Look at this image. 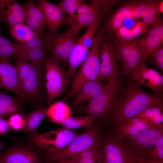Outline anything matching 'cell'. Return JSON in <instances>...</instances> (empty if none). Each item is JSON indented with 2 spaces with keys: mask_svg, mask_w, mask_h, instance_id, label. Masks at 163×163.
I'll use <instances>...</instances> for the list:
<instances>
[{
  "mask_svg": "<svg viewBox=\"0 0 163 163\" xmlns=\"http://www.w3.org/2000/svg\"><path fill=\"white\" fill-rule=\"evenodd\" d=\"M120 91L115 101L109 117L117 126L127 120L136 117L149 107L163 109L162 94L146 92L129 79L126 87Z\"/></svg>",
  "mask_w": 163,
  "mask_h": 163,
  "instance_id": "cell-1",
  "label": "cell"
},
{
  "mask_svg": "<svg viewBox=\"0 0 163 163\" xmlns=\"http://www.w3.org/2000/svg\"><path fill=\"white\" fill-rule=\"evenodd\" d=\"M14 66L18 74L21 89L25 100L36 108L42 107L46 97L44 90L45 60L34 63L15 56Z\"/></svg>",
  "mask_w": 163,
  "mask_h": 163,
  "instance_id": "cell-2",
  "label": "cell"
},
{
  "mask_svg": "<svg viewBox=\"0 0 163 163\" xmlns=\"http://www.w3.org/2000/svg\"><path fill=\"white\" fill-rule=\"evenodd\" d=\"M104 32V30L101 29L95 33L89 52L81 65L64 99H67L72 97L85 84L93 81L101 80L100 48Z\"/></svg>",
  "mask_w": 163,
  "mask_h": 163,
  "instance_id": "cell-3",
  "label": "cell"
},
{
  "mask_svg": "<svg viewBox=\"0 0 163 163\" xmlns=\"http://www.w3.org/2000/svg\"><path fill=\"white\" fill-rule=\"evenodd\" d=\"M100 124L87 128L83 133L78 134L66 147L56 152L46 151L47 163L59 162L75 156L91 147L99 140Z\"/></svg>",
  "mask_w": 163,
  "mask_h": 163,
  "instance_id": "cell-4",
  "label": "cell"
},
{
  "mask_svg": "<svg viewBox=\"0 0 163 163\" xmlns=\"http://www.w3.org/2000/svg\"><path fill=\"white\" fill-rule=\"evenodd\" d=\"M0 163H46L43 149L27 140L15 142L0 152Z\"/></svg>",
  "mask_w": 163,
  "mask_h": 163,
  "instance_id": "cell-5",
  "label": "cell"
},
{
  "mask_svg": "<svg viewBox=\"0 0 163 163\" xmlns=\"http://www.w3.org/2000/svg\"><path fill=\"white\" fill-rule=\"evenodd\" d=\"M78 32L72 28L64 32L47 34L44 39L46 51L52 53L50 58L63 65L68 62L70 55L79 39Z\"/></svg>",
  "mask_w": 163,
  "mask_h": 163,
  "instance_id": "cell-6",
  "label": "cell"
},
{
  "mask_svg": "<svg viewBox=\"0 0 163 163\" xmlns=\"http://www.w3.org/2000/svg\"><path fill=\"white\" fill-rule=\"evenodd\" d=\"M119 82H108L96 97L80 108L82 113L101 119L109 117L120 91Z\"/></svg>",
  "mask_w": 163,
  "mask_h": 163,
  "instance_id": "cell-7",
  "label": "cell"
},
{
  "mask_svg": "<svg viewBox=\"0 0 163 163\" xmlns=\"http://www.w3.org/2000/svg\"><path fill=\"white\" fill-rule=\"evenodd\" d=\"M100 143L97 163H138L139 158L122 139L114 136H107Z\"/></svg>",
  "mask_w": 163,
  "mask_h": 163,
  "instance_id": "cell-8",
  "label": "cell"
},
{
  "mask_svg": "<svg viewBox=\"0 0 163 163\" xmlns=\"http://www.w3.org/2000/svg\"><path fill=\"white\" fill-rule=\"evenodd\" d=\"M44 86L46 103L50 105L56 97L66 91L70 81L59 63L46 56L45 59Z\"/></svg>",
  "mask_w": 163,
  "mask_h": 163,
  "instance_id": "cell-9",
  "label": "cell"
},
{
  "mask_svg": "<svg viewBox=\"0 0 163 163\" xmlns=\"http://www.w3.org/2000/svg\"><path fill=\"white\" fill-rule=\"evenodd\" d=\"M78 134L63 127L46 133H29L27 140L39 148L48 151L56 152L66 147Z\"/></svg>",
  "mask_w": 163,
  "mask_h": 163,
  "instance_id": "cell-10",
  "label": "cell"
},
{
  "mask_svg": "<svg viewBox=\"0 0 163 163\" xmlns=\"http://www.w3.org/2000/svg\"><path fill=\"white\" fill-rule=\"evenodd\" d=\"M163 136V125L153 126L138 134L125 138L130 143L129 148L134 155L142 157Z\"/></svg>",
  "mask_w": 163,
  "mask_h": 163,
  "instance_id": "cell-11",
  "label": "cell"
},
{
  "mask_svg": "<svg viewBox=\"0 0 163 163\" xmlns=\"http://www.w3.org/2000/svg\"><path fill=\"white\" fill-rule=\"evenodd\" d=\"M117 50L118 59H120L124 73L131 76L132 73L141 63L142 56L139 47L133 40L123 41L119 40L113 42Z\"/></svg>",
  "mask_w": 163,
  "mask_h": 163,
  "instance_id": "cell-12",
  "label": "cell"
},
{
  "mask_svg": "<svg viewBox=\"0 0 163 163\" xmlns=\"http://www.w3.org/2000/svg\"><path fill=\"white\" fill-rule=\"evenodd\" d=\"M100 75L101 80L107 79L108 82L119 81L120 72L116 52L111 44L103 38L100 48Z\"/></svg>",
  "mask_w": 163,
  "mask_h": 163,
  "instance_id": "cell-13",
  "label": "cell"
},
{
  "mask_svg": "<svg viewBox=\"0 0 163 163\" xmlns=\"http://www.w3.org/2000/svg\"><path fill=\"white\" fill-rule=\"evenodd\" d=\"M152 28L140 38L133 40L141 53L142 61L163 45V22L160 18L152 25Z\"/></svg>",
  "mask_w": 163,
  "mask_h": 163,
  "instance_id": "cell-14",
  "label": "cell"
},
{
  "mask_svg": "<svg viewBox=\"0 0 163 163\" xmlns=\"http://www.w3.org/2000/svg\"><path fill=\"white\" fill-rule=\"evenodd\" d=\"M11 91L24 101L25 98L21 88L17 69L9 57L0 56V89Z\"/></svg>",
  "mask_w": 163,
  "mask_h": 163,
  "instance_id": "cell-15",
  "label": "cell"
},
{
  "mask_svg": "<svg viewBox=\"0 0 163 163\" xmlns=\"http://www.w3.org/2000/svg\"><path fill=\"white\" fill-rule=\"evenodd\" d=\"M139 86L148 87L156 94H162L163 76L155 70L150 68L145 62L141 63L130 77Z\"/></svg>",
  "mask_w": 163,
  "mask_h": 163,
  "instance_id": "cell-16",
  "label": "cell"
},
{
  "mask_svg": "<svg viewBox=\"0 0 163 163\" xmlns=\"http://www.w3.org/2000/svg\"><path fill=\"white\" fill-rule=\"evenodd\" d=\"M38 2L43 12L46 25L49 30L48 34L57 32L60 27L68 23L69 17H67L56 5L45 0H39Z\"/></svg>",
  "mask_w": 163,
  "mask_h": 163,
  "instance_id": "cell-17",
  "label": "cell"
},
{
  "mask_svg": "<svg viewBox=\"0 0 163 163\" xmlns=\"http://www.w3.org/2000/svg\"><path fill=\"white\" fill-rule=\"evenodd\" d=\"M22 6L24 12V23L43 38L45 33L46 21L42 9L32 0L27 1Z\"/></svg>",
  "mask_w": 163,
  "mask_h": 163,
  "instance_id": "cell-18",
  "label": "cell"
},
{
  "mask_svg": "<svg viewBox=\"0 0 163 163\" xmlns=\"http://www.w3.org/2000/svg\"><path fill=\"white\" fill-rule=\"evenodd\" d=\"M2 21L9 27L24 22V12L23 6L15 0H0Z\"/></svg>",
  "mask_w": 163,
  "mask_h": 163,
  "instance_id": "cell-19",
  "label": "cell"
},
{
  "mask_svg": "<svg viewBox=\"0 0 163 163\" xmlns=\"http://www.w3.org/2000/svg\"><path fill=\"white\" fill-rule=\"evenodd\" d=\"M101 80H98L85 84L72 97L73 104L78 106L86 102H90L97 96L103 91L105 85Z\"/></svg>",
  "mask_w": 163,
  "mask_h": 163,
  "instance_id": "cell-20",
  "label": "cell"
},
{
  "mask_svg": "<svg viewBox=\"0 0 163 163\" xmlns=\"http://www.w3.org/2000/svg\"><path fill=\"white\" fill-rule=\"evenodd\" d=\"M24 102L16 96H11L0 91V117L5 118L16 113L24 117Z\"/></svg>",
  "mask_w": 163,
  "mask_h": 163,
  "instance_id": "cell-21",
  "label": "cell"
},
{
  "mask_svg": "<svg viewBox=\"0 0 163 163\" xmlns=\"http://www.w3.org/2000/svg\"><path fill=\"white\" fill-rule=\"evenodd\" d=\"M134 1L128 2L122 6L110 18L107 27L110 31L114 32L123 25L124 20L128 17H133V9L138 2Z\"/></svg>",
  "mask_w": 163,
  "mask_h": 163,
  "instance_id": "cell-22",
  "label": "cell"
},
{
  "mask_svg": "<svg viewBox=\"0 0 163 163\" xmlns=\"http://www.w3.org/2000/svg\"><path fill=\"white\" fill-rule=\"evenodd\" d=\"M88 51L77 41L68 58V69L64 72L66 76L70 81L73 80L77 69L85 59Z\"/></svg>",
  "mask_w": 163,
  "mask_h": 163,
  "instance_id": "cell-23",
  "label": "cell"
},
{
  "mask_svg": "<svg viewBox=\"0 0 163 163\" xmlns=\"http://www.w3.org/2000/svg\"><path fill=\"white\" fill-rule=\"evenodd\" d=\"M71 112L69 105L62 100H59L50 105L47 109L46 115L52 122L59 124L64 120L70 117Z\"/></svg>",
  "mask_w": 163,
  "mask_h": 163,
  "instance_id": "cell-24",
  "label": "cell"
},
{
  "mask_svg": "<svg viewBox=\"0 0 163 163\" xmlns=\"http://www.w3.org/2000/svg\"><path fill=\"white\" fill-rule=\"evenodd\" d=\"M9 27V33L11 36L18 42V43H24L40 37L37 34L24 23L17 24Z\"/></svg>",
  "mask_w": 163,
  "mask_h": 163,
  "instance_id": "cell-25",
  "label": "cell"
},
{
  "mask_svg": "<svg viewBox=\"0 0 163 163\" xmlns=\"http://www.w3.org/2000/svg\"><path fill=\"white\" fill-rule=\"evenodd\" d=\"M103 11L104 9L80 15L74 14L72 17H69L68 23L71 28L79 32L81 29L88 27L99 15L104 13Z\"/></svg>",
  "mask_w": 163,
  "mask_h": 163,
  "instance_id": "cell-26",
  "label": "cell"
},
{
  "mask_svg": "<svg viewBox=\"0 0 163 163\" xmlns=\"http://www.w3.org/2000/svg\"><path fill=\"white\" fill-rule=\"evenodd\" d=\"M149 28L143 21H139L132 28L128 29L122 26L114 33L118 40L129 41L133 40L135 38L146 33Z\"/></svg>",
  "mask_w": 163,
  "mask_h": 163,
  "instance_id": "cell-27",
  "label": "cell"
},
{
  "mask_svg": "<svg viewBox=\"0 0 163 163\" xmlns=\"http://www.w3.org/2000/svg\"><path fill=\"white\" fill-rule=\"evenodd\" d=\"M47 109L46 107H38L28 114H26L25 125L22 130L24 133L37 132V128L46 116Z\"/></svg>",
  "mask_w": 163,
  "mask_h": 163,
  "instance_id": "cell-28",
  "label": "cell"
},
{
  "mask_svg": "<svg viewBox=\"0 0 163 163\" xmlns=\"http://www.w3.org/2000/svg\"><path fill=\"white\" fill-rule=\"evenodd\" d=\"M96 118L91 115H86L84 116L69 117L60 122L59 124L68 129L90 127Z\"/></svg>",
  "mask_w": 163,
  "mask_h": 163,
  "instance_id": "cell-29",
  "label": "cell"
},
{
  "mask_svg": "<svg viewBox=\"0 0 163 163\" xmlns=\"http://www.w3.org/2000/svg\"><path fill=\"white\" fill-rule=\"evenodd\" d=\"M163 109L152 106L147 108L136 117L146 119L152 126L163 125Z\"/></svg>",
  "mask_w": 163,
  "mask_h": 163,
  "instance_id": "cell-30",
  "label": "cell"
},
{
  "mask_svg": "<svg viewBox=\"0 0 163 163\" xmlns=\"http://www.w3.org/2000/svg\"><path fill=\"white\" fill-rule=\"evenodd\" d=\"M16 56L24 60L37 63L44 61L46 55L43 47L20 51Z\"/></svg>",
  "mask_w": 163,
  "mask_h": 163,
  "instance_id": "cell-31",
  "label": "cell"
},
{
  "mask_svg": "<svg viewBox=\"0 0 163 163\" xmlns=\"http://www.w3.org/2000/svg\"><path fill=\"white\" fill-rule=\"evenodd\" d=\"M114 1H115L113 0H91L90 4H86L82 0L75 11L77 13L76 14L80 15L103 10L107 5Z\"/></svg>",
  "mask_w": 163,
  "mask_h": 163,
  "instance_id": "cell-32",
  "label": "cell"
},
{
  "mask_svg": "<svg viewBox=\"0 0 163 163\" xmlns=\"http://www.w3.org/2000/svg\"><path fill=\"white\" fill-rule=\"evenodd\" d=\"M103 14L99 15L89 26L85 33L78 40V42L89 51L92 45L95 32L101 21Z\"/></svg>",
  "mask_w": 163,
  "mask_h": 163,
  "instance_id": "cell-33",
  "label": "cell"
},
{
  "mask_svg": "<svg viewBox=\"0 0 163 163\" xmlns=\"http://www.w3.org/2000/svg\"><path fill=\"white\" fill-rule=\"evenodd\" d=\"M116 126L114 136L120 139L136 135L140 132L135 125L127 121L121 122Z\"/></svg>",
  "mask_w": 163,
  "mask_h": 163,
  "instance_id": "cell-34",
  "label": "cell"
},
{
  "mask_svg": "<svg viewBox=\"0 0 163 163\" xmlns=\"http://www.w3.org/2000/svg\"><path fill=\"white\" fill-rule=\"evenodd\" d=\"M159 1L155 0L154 3L149 8L142 18L143 22L149 27L160 18V13L158 8Z\"/></svg>",
  "mask_w": 163,
  "mask_h": 163,
  "instance_id": "cell-35",
  "label": "cell"
},
{
  "mask_svg": "<svg viewBox=\"0 0 163 163\" xmlns=\"http://www.w3.org/2000/svg\"><path fill=\"white\" fill-rule=\"evenodd\" d=\"M163 162V136L142 157Z\"/></svg>",
  "mask_w": 163,
  "mask_h": 163,
  "instance_id": "cell-36",
  "label": "cell"
},
{
  "mask_svg": "<svg viewBox=\"0 0 163 163\" xmlns=\"http://www.w3.org/2000/svg\"><path fill=\"white\" fill-rule=\"evenodd\" d=\"M82 0H63L56 5L62 12L69 15V17H72L78 8Z\"/></svg>",
  "mask_w": 163,
  "mask_h": 163,
  "instance_id": "cell-37",
  "label": "cell"
},
{
  "mask_svg": "<svg viewBox=\"0 0 163 163\" xmlns=\"http://www.w3.org/2000/svg\"><path fill=\"white\" fill-rule=\"evenodd\" d=\"M155 1V0H144L138 2L133 11V17L138 20L142 18L145 13L154 3Z\"/></svg>",
  "mask_w": 163,
  "mask_h": 163,
  "instance_id": "cell-38",
  "label": "cell"
},
{
  "mask_svg": "<svg viewBox=\"0 0 163 163\" xmlns=\"http://www.w3.org/2000/svg\"><path fill=\"white\" fill-rule=\"evenodd\" d=\"M7 121L10 128L16 131L22 130L26 123L24 117L20 113L11 116Z\"/></svg>",
  "mask_w": 163,
  "mask_h": 163,
  "instance_id": "cell-39",
  "label": "cell"
},
{
  "mask_svg": "<svg viewBox=\"0 0 163 163\" xmlns=\"http://www.w3.org/2000/svg\"><path fill=\"white\" fill-rule=\"evenodd\" d=\"M147 59L149 62L163 71V45L154 52Z\"/></svg>",
  "mask_w": 163,
  "mask_h": 163,
  "instance_id": "cell-40",
  "label": "cell"
},
{
  "mask_svg": "<svg viewBox=\"0 0 163 163\" xmlns=\"http://www.w3.org/2000/svg\"><path fill=\"white\" fill-rule=\"evenodd\" d=\"M18 44L19 47L18 53L30 49L44 47V39L40 37L34 39L24 43Z\"/></svg>",
  "mask_w": 163,
  "mask_h": 163,
  "instance_id": "cell-41",
  "label": "cell"
},
{
  "mask_svg": "<svg viewBox=\"0 0 163 163\" xmlns=\"http://www.w3.org/2000/svg\"><path fill=\"white\" fill-rule=\"evenodd\" d=\"M19 45L18 44L14 43L12 45H0V56L14 57L17 54Z\"/></svg>",
  "mask_w": 163,
  "mask_h": 163,
  "instance_id": "cell-42",
  "label": "cell"
},
{
  "mask_svg": "<svg viewBox=\"0 0 163 163\" xmlns=\"http://www.w3.org/2000/svg\"><path fill=\"white\" fill-rule=\"evenodd\" d=\"M125 121H127L134 124L140 132L153 126L146 119L140 117H135Z\"/></svg>",
  "mask_w": 163,
  "mask_h": 163,
  "instance_id": "cell-43",
  "label": "cell"
},
{
  "mask_svg": "<svg viewBox=\"0 0 163 163\" xmlns=\"http://www.w3.org/2000/svg\"><path fill=\"white\" fill-rule=\"evenodd\" d=\"M10 132V127L7 120L0 117V136H4Z\"/></svg>",
  "mask_w": 163,
  "mask_h": 163,
  "instance_id": "cell-44",
  "label": "cell"
},
{
  "mask_svg": "<svg viewBox=\"0 0 163 163\" xmlns=\"http://www.w3.org/2000/svg\"><path fill=\"white\" fill-rule=\"evenodd\" d=\"M138 20L133 17H128L124 21L123 26L128 29L132 28L135 26Z\"/></svg>",
  "mask_w": 163,
  "mask_h": 163,
  "instance_id": "cell-45",
  "label": "cell"
},
{
  "mask_svg": "<svg viewBox=\"0 0 163 163\" xmlns=\"http://www.w3.org/2000/svg\"><path fill=\"white\" fill-rule=\"evenodd\" d=\"M138 163H163V162L154 160L141 158H139Z\"/></svg>",
  "mask_w": 163,
  "mask_h": 163,
  "instance_id": "cell-46",
  "label": "cell"
},
{
  "mask_svg": "<svg viewBox=\"0 0 163 163\" xmlns=\"http://www.w3.org/2000/svg\"><path fill=\"white\" fill-rule=\"evenodd\" d=\"M77 163H97L86 159L77 158L75 157L70 158Z\"/></svg>",
  "mask_w": 163,
  "mask_h": 163,
  "instance_id": "cell-47",
  "label": "cell"
},
{
  "mask_svg": "<svg viewBox=\"0 0 163 163\" xmlns=\"http://www.w3.org/2000/svg\"><path fill=\"white\" fill-rule=\"evenodd\" d=\"M58 163H77L72 159L69 158L65 160L60 161Z\"/></svg>",
  "mask_w": 163,
  "mask_h": 163,
  "instance_id": "cell-48",
  "label": "cell"
},
{
  "mask_svg": "<svg viewBox=\"0 0 163 163\" xmlns=\"http://www.w3.org/2000/svg\"><path fill=\"white\" fill-rule=\"evenodd\" d=\"M163 0L159 1L158 5V8L160 13H163Z\"/></svg>",
  "mask_w": 163,
  "mask_h": 163,
  "instance_id": "cell-49",
  "label": "cell"
},
{
  "mask_svg": "<svg viewBox=\"0 0 163 163\" xmlns=\"http://www.w3.org/2000/svg\"><path fill=\"white\" fill-rule=\"evenodd\" d=\"M4 148V146L0 141V151L2 150H3Z\"/></svg>",
  "mask_w": 163,
  "mask_h": 163,
  "instance_id": "cell-50",
  "label": "cell"
},
{
  "mask_svg": "<svg viewBox=\"0 0 163 163\" xmlns=\"http://www.w3.org/2000/svg\"><path fill=\"white\" fill-rule=\"evenodd\" d=\"M1 21H2V15H1V12H0V22ZM0 35L1 34H0Z\"/></svg>",
  "mask_w": 163,
  "mask_h": 163,
  "instance_id": "cell-51",
  "label": "cell"
}]
</instances>
